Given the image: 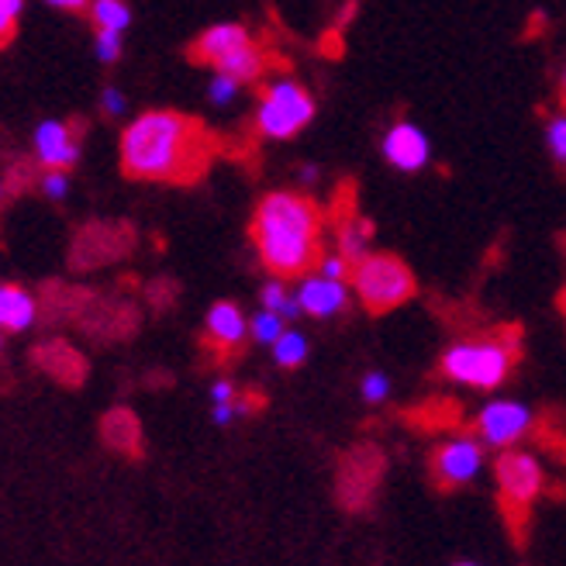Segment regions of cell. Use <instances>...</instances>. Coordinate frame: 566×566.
<instances>
[{
  "label": "cell",
  "instance_id": "9c48e42d",
  "mask_svg": "<svg viewBox=\"0 0 566 566\" xmlns=\"http://www.w3.org/2000/svg\"><path fill=\"white\" fill-rule=\"evenodd\" d=\"M484 467V449H480L476 439H449L446 446H439L432 470L442 488H460L470 484V480Z\"/></svg>",
  "mask_w": 566,
  "mask_h": 566
},
{
  "label": "cell",
  "instance_id": "8992f818",
  "mask_svg": "<svg viewBox=\"0 0 566 566\" xmlns=\"http://www.w3.org/2000/svg\"><path fill=\"white\" fill-rule=\"evenodd\" d=\"M494 476H497L504 515L512 522H522L543 491V467L535 463V457H528V452L504 449L494 463Z\"/></svg>",
  "mask_w": 566,
  "mask_h": 566
},
{
  "label": "cell",
  "instance_id": "4316f807",
  "mask_svg": "<svg viewBox=\"0 0 566 566\" xmlns=\"http://www.w3.org/2000/svg\"><path fill=\"white\" fill-rule=\"evenodd\" d=\"M122 35L125 32H97L94 35V52L101 63H118L122 60Z\"/></svg>",
  "mask_w": 566,
  "mask_h": 566
},
{
  "label": "cell",
  "instance_id": "52a82bcc",
  "mask_svg": "<svg viewBox=\"0 0 566 566\" xmlns=\"http://www.w3.org/2000/svg\"><path fill=\"white\" fill-rule=\"evenodd\" d=\"M35 163L45 169H73L83 149V125L80 122H42L35 128Z\"/></svg>",
  "mask_w": 566,
  "mask_h": 566
},
{
  "label": "cell",
  "instance_id": "6da1fadb",
  "mask_svg": "<svg viewBox=\"0 0 566 566\" xmlns=\"http://www.w3.org/2000/svg\"><path fill=\"white\" fill-rule=\"evenodd\" d=\"M218 153L214 135L184 111H146L118 142L125 177L149 184H193Z\"/></svg>",
  "mask_w": 566,
  "mask_h": 566
},
{
  "label": "cell",
  "instance_id": "1f68e13d",
  "mask_svg": "<svg viewBox=\"0 0 566 566\" xmlns=\"http://www.w3.org/2000/svg\"><path fill=\"white\" fill-rule=\"evenodd\" d=\"M211 398H214V405H232L235 401V387L229 380H218L211 387Z\"/></svg>",
  "mask_w": 566,
  "mask_h": 566
},
{
  "label": "cell",
  "instance_id": "e0dca14e",
  "mask_svg": "<svg viewBox=\"0 0 566 566\" xmlns=\"http://www.w3.org/2000/svg\"><path fill=\"white\" fill-rule=\"evenodd\" d=\"M101 432H104V442L115 452H122V457H142V424L128 408L107 411L101 421Z\"/></svg>",
  "mask_w": 566,
  "mask_h": 566
},
{
  "label": "cell",
  "instance_id": "e575fe53",
  "mask_svg": "<svg viewBox=\"0 0 566 566\" xmlns=\"http://www.w3.org/2000/svg\"><path fill=\"white\" fill-rule=\"evenodd\" d=\"M559 87H563V97H566V70H563V80H559Z\"/></svg>",
  "mask_w": 566,
  "mask_h": 566
},
{
  "label": "cell",
  "instance_id": "603a6c76",
  "mask_svg": "<svg viewBox=\"0 0 566 566\" xmlns=\"http://www.w3.org/2000/svg\"><path fill=\"white\" fill-rule=\"evenodd\" d=\"M249 328H252V338H256V343H266V346H273L276 338L287 332L283 328V315H276V311H270V307H263L260 315L249 322Z\"/></svg>",
  "mask_w": 566,
  "mask_h": 566
},
{
  "label": "cell",
  "instance_id": "5bb4252c",
  "mask_svg": "<svg viewBox=\"0 0 566 566\" xmlns=\"http://www.w3.org/2000/svg\"><path fill=\"white\" fill-rule=\"evenodd\" d=\"M249 322L239 311V304L232 301H218L211 311H208V343L218 349V353H235L245 335H249Z\"/></svg>",
  "mask_w": 566,
  "mask_h": 566
},
{
  "label": "cell",
  "instance_id": "4fadbf2b",
  "mask_svg": "<svg viewBox=\"0 0 566 566\" xmlns=\"http://www.w3.org/2000/svg\"><path fill=\"white\" fill-rule=\"evenodd\" d=\"M252 35L245 24H235V21H221V24H211L205 28L201 35L193 39L190 45V60L193 63H208L211 70L224 60V55H232L235 49L249 45Z\"/></svg>",
  "mask_w": 566,
  "mask_h": 566
},
{
  "label": "cell",
  "instance_id": "ba28073f",
  "mask_svg": "<svg viewBox=\"0 0 566 566\" xmlns=\"http://www.w3.org/2000/svg\"><path fill=\"white\" fill-rule=\"evenodd\" d=\"M532 429V411L518 401H491L476 415V432L488 446L512 449Z\"/></svg>",
  "mask_w": 566,
  "mask_h": 566
},
{
  "label": "cell",
  "instance_id": "44dd1931",
  "mask_svg": "<svg viewBox=\"0 0 566 566\" xmlns=\"http://www.w3.org/2000/svg\"><path fill=\"white\" fill-rule=\"evenodd\" d=\"M273 359L280 366H287V370H294V366H301L307 359V338L294 328L283 332L276 343H273Z\"/></svg>",
  "mask_w": 566,
  "mask_h": 566
},
{
  "label": "cell",
  "instance_id": "cb8c5ba5",
  "mask_svg": "<svg viewBox=\"0 0 566 566\" xmlns=\"http://www.w3.org/2000/svg\"><path fill=\"white\" fill-rule=\"evenodd\" d=\"M546 149H549L553 163L559 169H566V115L549 118V125H546Z\"/></svg>",
  "mask_w": 566,
  "mask_h": 566
},
{
  "label": "cell",
  "instance_id": "30bf717a",
  "mask_svg": "<svg viewBox=\"0 0 566 566\" xmlns=\"http://www.w3.org/2000/svg\"><path fill=\"white\" fill-rule=\"evenodd\" d=\"M384 159L401 174H418L432 159V142L418 125L398 122L384 135Z\"/></svg>",
  "mask_w": 566,
  "mask_h": 566
},
{
  "label": "cell",
  "instance_id": "8fae6325",
  "mask_svg": "<svg viewBox=\"0 0 566 566\" xmlns=\"http://www.w3.org/2000/svg\"><path fill=\"white\" fill-rule=\"evenodd\" d=\"M132 242V232L122 229V224H91L87 232L76 239V266H101L115 256H125V245Z\"/></svg>",
  "mask_w": 566,
  "mask_h": 566
},
{
  "label": "cell",
  "instance_id": "2e32d148",
  "mask_svg": "<svg viewBox=\"0 0 566 566\" xmlns=\"http://www.w3.org/2000/svg\"><path fill=\"white\" fill-rule=\"evenodd\" d=\"M35 318H39V301L21 283H4L0 287V328L8 335H18L24 328H32Z\"/></svg>",
  "mask_w": 566,
  "mask_h": 566
},
{
  "label": "cell",
  "instance_id": "83f0119b",
  "mask_svg": "<svg viewBox=\"0 0 566 566\" xmlns=\"http://www.w3.org/2000/svg\"><path fill=\"white\" fill-rule=\"evenodd\" d=\"M24 11V0H0V35H4V45L14 39L18 32V18Z\"/></svg>",
  "mask_w": 566,
  "mask_h": 566
},
{
  "label": "cell",
  "instance_id": "3957f363",
  "mask_svg": "<svg viewBox=\"0 0 566 566\" xmlns=\"http://www.w3.org/2000/svg\"><path fill=\"white\" fill-rule=\"evenodd\" d=\"M518 359V335L504 338H467V343L449 346L442 356V374L452 384H467V387H480L491 390L497 384H504V377L512 374V366Z\"/></svg>",
  "mask_w": 566,
  "mask_h": 566
},
{
  "label": "cell",
  "instance_id": "7a4b0ae2",
  "mask_svg": "<svg viewBox=\"0 0 566 566\" xmlns=\"http://www.w3.org/2000/svg\"><path fill=\"white\" fill-rule=\"evenodd\" d=\"M322 208L304 193L273 190L256 205L249 235L260 252V263L280 276L294 280L304 276L322 260Z\"/></svg>",
  "mask_w": 566,
  "mask_h": 566
},
{
  "label": "cell",
  "instance_id": "484cf974",
  "mask_svg": "<svg viewBox=\"0 0 566 566\" xmlns=\"http://www.w3.org/2000/svg\"><path fill=\"white\" fill-rule=\"evenodd\" d=\"M39 187H42V193L49 197V201H66V193H70V174H66V169H45Z\"/></svg>",
  "mask_w": 566,
  "mask_h": 566
},
{
  "label": "cell",
  "instance_id": "9a60e30c",
  "mask_svg": "<svg viewBox=\"0 0 566 566\" xmlns=\"http://www.w3.org/2000/svg\"><path fill=\"white\" fill-rule=\"evenodd\" d=\"M35 363L42 366L49 377H55L66 387H80L83 377H87V359H83L70 343H63V338H52V343L39 346L35 349Z\"/></svg>",
  "mask_w": 566,
  "mask_h": 566
},
{
  "label": "cell",
  "instance_id": "d590c367",
  "mask_svg": "<svg viewBox=\"0 0 566 566\" xmlns=\"http://www.w3.org/2000/svg\"><path fill=\"white\" fill-rule=\"evenodd\" d=\"M559 304H563V311H566V287H563V297H559Z\"/></svg>",
  "mask_w": 566,
  "mask_h": 566
},
{
  "label": "cell",
  "instance_id": "f546056e",
  "mask_svg": "<svg viewBox=\"0 0 566 566\" xmlns=\"http://www.w3.org/2000/svg\"><path fill=\"white\" fill-rule=\"evenodd\" d=\"M390 394V380L384 377V374H366V380H363V398L370 401V405H380L384 398Z\"/></svg>",
  "mask_w": 566,
  "mask_h": 566
},
{
  "label": "cell",
  "instance_id": "4dcf8cb0",
  "mask_svg": "<svg viewBox=\"0 0 566 566\" xmlns=\"http://www.w3.org/2000/svg\"><path fill=\"white\" fill-rule=\"evenodd\" d=\"M101 107H104V115L118 118V115H125V111H128V101H125V94L118 87H107L101 94Z\"/></svg>",
  "mask_w": 566,
  "mask_h": 566
},
{
  "label": "cell",
  "instance_id": "d6986e66",
  "mask_svg": "<svg viewBox=\"0 0 566 566\" xmlns=\"http://www.w3.org/2000/svg\"><path fill=\"white\" fill-rule=\"evenodd\" d=\"M266 52L256 45V42H249L242 49H235L232 55H224V60L214 66V73H229L235 76L239 83H252V80H260L266 73Z\"/></svg>",
  "mask_w": 566,
  "mask_h": 566
},
{
  "label": "cell",
  "instance_id": "7402d4cb",
  "mask_svg": "<svg viewBox=\"0 0 566 566\" xmlns=\"http://www.w3.org/2000/svg\"><path fill=\"white\" fill-rule=\"evenodd\" d=\"M263 307H270V311H276V315H283V318H297L301 315V301H297V294H291L287 287H283V280L276 276V280H270L266 287H263Z\"/></svg>",
  "mask_w": 566,
  "mask_h": 566
},
{
  "label": "cell",
  "instance_id": "d4e9b609",
  "mask_svg": "<svg viewBox=\"0 0 566 566\" xmlns=\"http://www.w3.org/2000/svg\"><path fill=\"white\" fill-rule=\"evenodd\" d=\"M239 87H242V83H239L235 76H229V73H214V76H211V87H208V97H211V104L224 107V104H232V101L239 97Z\"/></svg>",
  "mask_w": 566,
  "mask_h": 566
},
{
  "label": "cell",
  "instance_id": "ffe728a7",
  "mask_svg": "<svg viewBox=\"0 0 566 566\" xmlns=\"http://www.w3.org/2000/svg\"><path fill=\"white\" fill-rule=\"evenodd\" d=\"M91 21L97 32H125L132 24V8L125 0H94L91 4Z\"/></svg>",
  "mask_w": 566,
  "mask_h": 566
},
{
  "label": "cell",
  "instance_id": "277c9868",
  "mask_svg": "<svg viewBox=\"0 0 566 566\" xmlns=\"http://www.w3.org/2000/svg\"><path fill=\"white\" fill-rule=\"evenodd\" d=\"M349 283H353V294L370 315H387V311L408 304L418 291L411 266L398 256H390V252H370V256H363L353 266Z\"/></svg>",
  "mask_w": 566,
  "mask_h": 566
},
{
  "label": "cell",
  "instance_id": "ac0fdd59",
  "mask_svg": "<svg viewBox=\"0 0 566 566\" xmlns=\"http://www.w3.org/2000/svg\"><path fill=\"white\" fill-rule=\"evenodd\" d=\"M370 239H374V221L346 214L338 221V252L356 266L363 256H370Z\"/></svg>",
  "mask_w": 566,
  "mask_h": 566
},
{
  "label": "cell",
  "instance_id": "7c38bea8",
  "mask_svg": "<svg viewBox=\"0 0 566 566\" xmlns=\"http://www.w3.org/2000/svg\"><path fill=\"white\" fill-rule=\"evenodd\" d=\"M349 280H328L322 273L304 276V283L297 287V301L304 307V315L311 318H332L349 304Z\"/></svg>",
  "mask_w": 566,
  "mask_h": 566
},
{
  "label": "cell",
  "instance_id": "836d02e7",
  "mask_svg": "<svg viewBox=\"0 0 566 566\" xmlns=\"http://www.w3.org/2000/svg\"><path fill=\"white\" fill-rule=\"evenodd\" d=\"M235 415H239L235 401H232V405H214V421H218V424H229Z\"/></svg>",
  "mask_w": 566,
  "mask_h": 566
},
{
  "label": "cell",
  "instance_id": "5b68a950",
  "mask_svg": "<svg viewBox=\"0 0 566 566\" xmlns=\"http://www.w3.org/2000/svg\"><path fill=\"white\" fill-rule=\"evenodd\" d=\"M315 122V97H311L297 80L280 76L270 80L256 101V132L263 138H294Z\"/></svg>",
  "mask_w": 566,
  "mask_h": 566
},
{
  "label": "cell",
  "instance_id": "d6a6232c",
  "mask_svg": "<svg viewBox=\"0 0 566 566\" xmlns=\"http://www.w3.org/2000/svg\"><path fill=\"white\" fill-rule=\"evenodd\" d=\"M45 4L60 8V11H91L94 0H45Z\"/></svg>",
  "mask_w": 566,
  "mask_h": 566
},
{
  "label": "cell",
  "instance_id": "8d00e7d4",
  "mask_svg": "<svg viewBox=\"0 0 566 566\" xmlns=\"http://www.w3.org/2000/svg\"><path fill=\"white\" fill-rule=\"evenodd\" d=\"M457 566H476V563H457Z\"/></svg>",
  "mask_w": 566,
  "mask_h": 566
},
{
  "label": "cell",
  "instance_id": "f1b7e54d",
  "mask_svg": "<svg viewBox=\"0 0 566 566\" xmlns=\"http://www.w3.org/2000/svg\"><path fill=\"white\" fill-rule=\"evenodd\" d=\"M318 273L328 276V280H349L353 276V263L343 256V252H332V256L318 260Z\"/></svg>",
  "mask_w": 566,
  "mask_h": 566
}]
</instances>
